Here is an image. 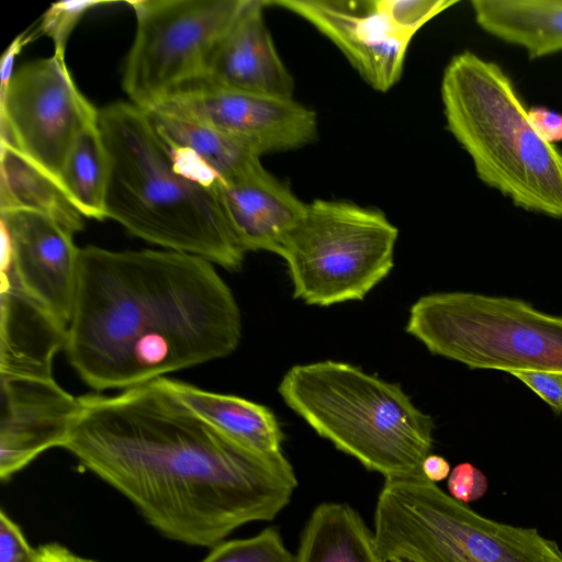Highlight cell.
<instances>
[{
    "label": "cell",
    "mask_w": 562,
    "mask_h": 562,
    "mask_svg": "<svg viewBox=\"0 0 562 562\" xmlns=\"http://www.w3.org/2000/svg\"><path fill=\"white\" fill-rule=\"evenodd\" d=\"M240 337L238 305L211 261L80 248L65 350L91 389L126 390L227 357Z\"/></svg>",
    "instance_id": "obj_2"
},
{
    "label": "cell",
    "mask_w": 562,
    "mask_h": 562,
    "mask_svg": "<svg viewBox=\"0 0 562 562\" xmlns=\"http://www.w3.org/2000/svg\"><path fill=\"white\" fill-rule=\"evenodd\" d=\"M245 0L130 1L136 33L123 89L144 110L201 79L211 50Z\"/></svg>",
    "instance_id": "obj_9"
},
{
    "label": "cell",
    "mask_w": 562,
    "mask_h": 562,
    "mask_svg": "<svg viewBox=\"0 0 562 562\" xmlns=\"http://www.w3.org/2000/svg\"><path fill=\"white\" fill-rule=\"evenodd\" d=\"M102 1H64L54 3L44 14L40 31L55 44L56 55L65 57L68 37L81 16Z\"/></svg>",
    "instance_id": "obj_26"
},
{
    "label": "cell",
    "mask_w": 562,
    "mask_h": 562,
    "mask_svg": "<svg viewBox=\"0 0 562 562\" xmlns=\"http://www.w3.org/2000/svg\"><path fill=\"white\" fill-rule=\"evenodd\" d=\"M423 474L431 482L437 483L450 474L449 462L440 456L428 454L422 464Z\"/></svg>",
    "instance_id": "obj_32"
},
{
    "label": "cell",
    "mask_w": 562,
    "mask_h": 562,
    "mask_svg": "<svg viewBox=\"0 0 562 562\" xmlns=\"http://www.w3.org/2000/svg\"><path fill=\"white\" fill-rule=\"evenodd\" d=\"M210 126L258 156L297 149L317 138L316 113L293 98L194 82L147 109Z\"/></svg>",
    "instance_id": "obj_11"
},
{
    "label": "cell",
    "mask_w": 562,
    "mask_h": 562,
    "mask_svg": "<svg viewBox=\"0 0 562 562\" xmlns=\"http://www.w3.org/2000/svg\"><path fill=\"white\" fill-rule=\"evenodd\" d=\"M109 171L108 153L97 121L78 134L58 178L67 198L82 216L99 221L106 218Z\"/></svg>",
    "instance_id": "obj_23"
},
{
    "label": "cell",
    "mask_w": 562,
    "mask_h": 562,
    "mask_svg": "<svg viewBox=\"0 0 562 562\" xmlns=\"http://www.w3.org/2000/svg\"><path fill=\"white\" fill-rule=\"evenodd\" d=\"M78 400L61 448L168 539L213 548L245 524L272 520L297 486L282 452L239 446L157 380Z\"/></svg>",
    "instance_id": "obj_1"
},
{
    "label": "cell",
    "mask_w": 562,
    "mask_h": 562,
    "mask_svg": "<svg viewBox=\"0 0 562 562\" xmlns=\"http://www.w3.org/2000/svg\"><path fill=\"white\" fill-rule=\"evenodd\" d=\"M157 381L190 412L239 446L261 454L281 452L283 434L267 406L167 376Z\"/></svg>",
    "instance_id": "obj_19"
},
{
    "label": "cell",
    "mask_w": 562,
    "mask_h": 562,
    "mask_svg": "<svg viewBox=\"0 0 562 562\" xmlns=\"http://www.w3.org/2000/svg\"><path fill=\"white\" fill-rule=\"evenodd\" d=\"M37 550L32 548L20 527L0 510V562H35Z\"/></svg>",
    "instance_id": "obj_28"
},
{
    "label": "cell",
    "mask_w": 562,
    "mask_h": 562,
    "mask_svg": "<svg viewBox=\"0 0 562 562\" xmlns=\"http://www.w3.org/2000/svg\"><path fill=\"white\" fill-rule=\"evenodd\" d=\"M390 562H412V561L404 560V559H393Z\"/></svg>",
    "instance_id": "obj_33"
},
{
    "label": "cell",
    "mask_w": 562,
    "mask_h": 562,
    "mask_svg": "<svg viewBox=\"0 0 562 562\" xmlns=\"http://www.w3.org/2000/svg\"><path fill=\"white\" fill-rule=\"evenodd\" d=\"M0 479L9 480L38 454L63 447L79 400L53 375L0 373Z\"/></svg>",
    "instance_id": "obj_14"
},
{
    "label": "cell",
    "mask_w": 562,
    "mask_h": 562,
    "mask_svg": "<svg viewBox=\"0 0 562 562\" xmlns=\"http://www.w3.org/2000/svg\"><path fill=\"white\" fill-rule=\"evenodd\" d=\"M0 224L1 268L68 329L80 252L74 233L49 215L21 207L0 210Z\"/></svg>",
    "instance_id": "obj_12"
},
{
    "label": "cell",
    "mask_w": 562,
    "mask_h": 562,
    "mask_svg": "<svg viewBox=\"0 0 562 562\" xmlns=\"http://www.w3.org/2000/svg\"><path fill=\"white\" fill-rule=\"evenodd\" d=\"M263 0H245L211 50L196 82L243 92L293 98L294 79L263 16ZM194 83V82H193Z\"/></svg>",
    "instance_id": "obj_15"
},
{
    "label": "cell",
    "mask_w": 562,
    "mask_h": 562,
    "mask_svg": "<svg viewBox=\"0 0 562 562\" xmlns=\"http://www.w3.org/2000/svg\"><path fill=\"white\" fill-rule=\"evenodd\" d=\"M215 191L245 252L280 255L306 210V203L262 165L231 182L218 183Z\"/></svg>",
    "instance_id": "obj_16"
},
{
    "label": "cell",
    "mask_w": 562,
    "mask_h": 562,
    "mask_svg": "<svg viewBox=\"0 0 562 562\" xmlns=\"http://www.w3.org/2000/svg\"><path fill=\"white\" fill-rule=\"evenodd\" d=\"M397 236L379 210L340 200L306 203L280 254L294 297L319 306L362 300L392 270Z\"/></svg>",
    "instance_id": "obj_8"
},
{
    "label": "cell",
    "mask_w": 562,
    "mask_h": 562,
    "mask_svg": "<svg viewBox=\"0 0 562 562\" xmlns=\"http://www.w3.org/2000/svg\"><path fill=\"white\" fill-rule=\"evenodd\" d=\"M295 562L387 561L357 510L345 503H322L304 526Z\"/></svg>",
    "instance_id": "obj_21"
},
{
    "label": "cell",
    "mask_w": 562,
    "mask_h": 562,
    "mask_svg": "<svg viewBox=\"0 0 562 562\" xmlns=\"http://www.w3.org/2000/svg\"><path fill=\"white\" fill-rule=\"evenodd\" d=\"M373 533L387 562H562L536 528L483 517L425 475L384 480Z\"/></svg>",
    "instance_id": "obj_6"
},
{
    "label": "cell",
    "mask_w": 562,
    "mask_h": 562,
    "mask_svg": "<svg viewBox=\"0 0 562 562\" xmlns=\"http://www.w3.org/2000/svg\"><path fill=\"white\" fill-rule=\"evenodd\" d=\"M279 394L321 437L384 479L424 475L434 419L397 383L345 362L292 367Z\"/></svg>",
    "instance_id": "obj_5"
},
{
    "label": "cell",
    "mask_w": 562,
    "mask_h": 562,
    "mask_svg": "<svg viewBox=\"0 0 562 562\" xmlns=\"http://www.w3.org/2000/svg\"><path fill=\"white\" fill-rule=\"evenodd\" d=\"M0 90L1 143L58 181L72 143L98 121L99 110L77 88L65 57L56 54L21 66Z\"/></svg>",
    "instance_id": "obj_10"
},
{
    "label": "cell",
    "mask_w": 562,
    "mask_h": 562,
    "mask_svg": "<svg viewBox=\"0 0 562 562\" xmlns=\"http://www.w3.org/2000/svg\"><path fill=\"white\" fill-rule=\"evenodd\" d=\"M307 21L331 41L361 78L385 92L401 78L413 36L394 29L373 0H263Z\"/></svg>",
    "instance_id": "obj_13"
},
{
    "label": "cell",
    "mask_w": 562,
    "mask_h": 562,
    "mask_svg": "<svg viewBox=\"0 0 562 562\" xmlns=\"http://www.w3.org/2000/svg\"><path fill=\"white\" fill-rule=\"evenodd\" d=\"M406 331L470 369L562 374V316L513 297L471 292L422 296Z\"/></svg>",
    "instance_id": "obj_7"
},
{
    "label": "cell",
    "mask_w": 562,
    "mask_h": 562,
    "mask_svg": "<svg viewBox=\"0 0 562 562\" xmlns=\"http://www.w3.org/2000/svg\"><path fill=\"white\" fill-rule=\"evenodd\" d=\"M0 373L53 375L67 327L26 295L1 268Z\"/></svg>",
    "instance_id": "obj_17"
},
{
    "label": "cell",
    "mask_w": 562,
    "mask_h": 562,
    "mask_svg": "<svg viewBox=\"0 0 562 562\" xmlns=\"http://www.w3.org/2000/svg\"><path fill=\"white\" fill-rule=\"evenodd\" d=\"M476 24L529 59L562 52V0H472Z\"/></svg>",
    "instance_id": "obj_20"
},
{
    "label": "cell",
    "mask_w": 562,
    "mask_h": 562,
    "mask_svg": "<svg viewBox=\"0 0 562 562\" xmlns=\"http://www.w3.org/2000/svg\"><path fill=\"white\" fill-rule=\"evenodd\" d=\"M145 111L182 169L214 189L261 165L260 156L210 126Z\"/></svg>",
    "instance_id": "obj_18"
},
{
    "label": "cell",
    "mask_w": 562,
    "mask_h": 562,
    "mask_svg": "<svg viewBox=\"0 0 562 562\" xmlns=\"http://www.w3.org/2000/svg\"><path fill=\"white\" fill-rule=\"evenodd\" d=\"M517 378L557 414H562V374L543 371H514Z\"/></svg>",
    "instance_id": "obj_29"
},
{
    "label": "cell",
    "mask_w": 562,
    "mask_h": 562,
    "mask_svg": "<svg viewBox=\"0 0 562 562\" xmlns=\"http://www.w3.org/2000/svg\"><path fill=\"white\" fill-rule=\"evenodd\" d=\"M201 562H295V557L272 526L247 539L222 541Z\"/></svg>",
    "instance_id": "obj_24"
},
{
    "label": "cell",
    "mask_w": 562,
    "mask_h": 562,
    "mask_svg": "<svg viewBox=\"0 0 562 562\" xmlns=\"http://www.w3.org/2000/svg\"><path fill=\"white\" fill-rule=\"evenodd\" d=\"M35 562H98L76 554L65 546L57 542L41 544Z\"/></svg>",
    "instance_id": "obj_31"
},
{
    "label": "cell",
    "mask_w": 562,
    "mask_h": 562,
    "mask_svg": "<svg viewBox=\"0 0 562 562\" xmlns=\"http://www.w3.org/2000/svg\"><path fill=\"white\" fill-rule=\"evenodd\" d=\"M440 94L447 130L477 178L516 207L562 218V151L533 131L504 69L461 52L443 70Z\"/></svg>",
    "instance_id": "obj_4"
},
{
    "label": "cell",
    "mask_w": 562,
    "mask_h": 562,
    "mask_svg": "<svg viewBox=\"0 0 562 562\" xmlns=\"http://www.w3.org/2000/svg\"><path fill=\"white\" fill-rule=\"evenodd\" d=\"M528 121L537 135L549 144L562 142V114L546 106L527 110Z\"/></svg>",
    "instance_id": "obj_30"
},
{
    "label": "cell",
    "mask_w": 562,
    "mask_h": 562,
    "mask_svg": "<svg viewBox=\"0 0 562 562\" xmlns=\"http://www.w3.org/2000/svg\"><path fill=\"white\" fill-rule=\"evenodd\" d=\"M376 10L397 31L414 36L429 20L457 3L454 0H373Z\"/></svg>",
    "instance_id": "obj_25"
},
{
    "label": "cell",
    "mask_w": 562,
    "mask_h": 562,
    "mask_svg": "<svg viewBox=\"0 0 562 562\" xmlns=\"http://www.w3.org/2000/svg\"><path fill=\"white\" fill-rule=\"evenodd\" d=\"M447 487L451 497L467 504L483 497L487 491L488 482L482 471L471 463L463 462L451 470Z\"/></svg>",
    "instance_id": "obj_27"
},
{
    "label": "cell",
    "mask_w": 562,
    "mask_h": 562,
    "mask_svg": "<svg viewBox=\"0 0 562 562\" xmlns=\"http://www.w3.org/2000/svg\"><path fill=\"white\" fill-rule=\"evenodd\" d=\"M0 159V210H34L55 218L74 234L82 228L83 216L54 177L7 143H1Z\"/></svg>",
    "instance_id": "obj_22"
},
{
    "label": "cell",
    "mask_w": 562,
    "mask_h": 562,
    "mask_svg": "<svg viewBox=\"0 0 562 562\" xmlns=\"http://www.w3.org/2000/svg\"><path fill=\"white\" fill-rule=\"evenodd\" d=\"M109 158L105 214L148 243L241 267L240 247L214 188L187 173L147 112L132 102L99 110Z\"/></svg>",
    "instance_id": "obj_3"
}]
</instances>
